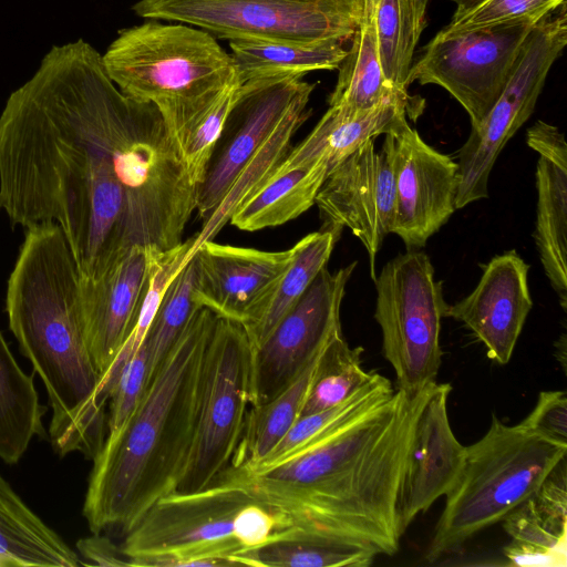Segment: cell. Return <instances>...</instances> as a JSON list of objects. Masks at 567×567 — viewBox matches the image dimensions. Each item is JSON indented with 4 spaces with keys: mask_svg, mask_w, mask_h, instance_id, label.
Wrapping results in <instances>:
<instances>
[{
    "mask_svg": "<svg viewBox=\"0 0 567 567\" xmlns=\"http://www.w3.org/2000/svg\"><path fill=\"white\" fill-rule=\"evenodd\" d=\"M406 116L414 120L410 107L401 102H388L358 113L329 106L313 130L290 148L272 174L316 164H324L330 172L368 140L406 123Z\"/></svg>",
    "mask_w": 567,
    "mask_h": 567,
    "instance_id": "23",
    "label": "cell"
},
{
    "mask_svg": "<svg viewBox=\"0 0 567 567\" xmlns=\"http://www.w3.org/2000/svg\"><path fill=\"white\" fill-rule=\"evenodd\" d=\"M76 547L81 556L90 560L87 565L130 566L128 559L123 554L121 546L115 545L111 539L101 534H93L90 537L80 539Z\"/></svg>",
    "mask_w": 567,
    "mask_h": 567,
    "instance_id": "41",
    "label": "cell"
},
{
    "mask_svg": "<svg viewBox=\"0 0 567 567\" xmlns=\"http://www.w3.org/2000/svg\"><path fill=\"white\" fill-rule=\"evenodd\" d=\"M153 250L131 246L99 278L80 276L83 327L101 381L136 323L148 282Z\"/></svg>",
    "mask_w": 567,
    "mask_h": 567,
    "instance_id": "18",
    "label": "cell"
},
{
    "mask_svg": "<svg viewBox=\"0 0 567 567\" xmlns=\"http://www.w3.org/2000/svg\"><path fill=\"white\" fill-rule=\"evenodd\" d=\"M309 100L303 99L291 107L239 173L220 204L206 220L202 221V228L194 237L189 257L200 244L213 240L229 221L235 209L268 179L286 157L291 148L293 134L311 113L310 110H307Z\"/></svg>",
    "mask_w": 567,
    "mask_h": 567,
    "instance_id": "30",
    "label": "cell"
},
{
    "mask_svg": "<svg viewBox=\"0 0 567 567\" xmlns=\"http://www.w3.org/2000/svg\"><path fill=\"white\" fill-rule=\"evenodd\" d=\"M342 229L339 226L323 225L320 230L308 234L292 246L291 261L258 311L243 324L252 348L269 336L317 275L327 267Z\"/></svg>",
    "mask_w": 567,
    "mask_h": 567,
    "instance_id": "26",
    "label": "cell"
},
{
    "mask_svg": "<svg viewBox=\"0 0 567 567\" xmlns=\"http://www.w3.org/2000/svg\"><path fill=\"white\" fill-rule=\"evenodd\" d=\"M190 256L196 266V305L244 324L265 302L293 249L266 251L207 240Z\"/></svg>",
    "mask_w": 567,
    "mask_h": 567,
    "instance_id": "17",
    "label": "cell"
},
{
    "mask_svg": "<svg viewBox=\"0 0 567 567\" xmlns=\"http://www.w3.org/2000/svg\"><path fill=\"white\" fill-rule=\"evenodd\" d=\"M196 266L190 256L169 281L148 328L145 341L150 352L151 375L167 355L193 312ZM150 375V377H151Z\"/></svg>",
    "mask_w": 567,
    "mask_h": 567,
    "instance_id": "36",
    "label": "cell"
},
{
    "mask_svg": "<svg viewBox=\"0 0 567 567\" xmlns=\"http://www.w3.org/2000/svg\"><path fill=\"white\" fill-rule=\"evenodd\" d=\"M240 82L228 87L197 122L184 143L182 156L197 192L205 179L217 142L240 96Z\"/></svg>",
    "mask_w": 567,
    "mask_h": 567,
    "instance_id": "37",
    "label": "cell"
},
{
    "mask_svg": "<svg viewBox=\"0 0 567 567\" xmlns=\"http://www.w3.org/2000/svg\"><path fill=\"white\" fill-rule=\"evenodd\" d=\"M393 135L395 209L391 234L409 250L426 245L455 212L457 163L404 123Z\"/></svg>",
    "mask_w": 567,
    "mask_h": 567,
    "instance_id": "16",
    "label": "cell"
},
{
    "mask_svg": "<svg viewBox=\"0 0 567 567\" xmlns=\"http://www.w3.org/2000/svg\"><path fill=\"white\" fill-rule=\"evenodd\" d=\"M394 391L388 378L372 372L367 382L340 404L299 416L277 446L257 466L245 471L268 467L279 462L313 437L385 401Z\"/></svg>",
    "mask_w": 567,
    "mask_h": 567,
    "instance_id": "34",
    "label": "cell"
},
{
    "mask_svg": "<svg viewBox=\"0 0 567 567\" xmlns=\"http://www.w3.org/2000/svg\"><path fill=\"white\" fill-rule=\"evenodd\" d=\"M449 1L453 2L456 6V9L453 14H460V13H463V12L470 10L471 8H473L474 6H476L477 3H480L483 0H449Z\"/></svg>",
    "mask_w": 567,
    "mask_h": 567,
    "instance_id": "43",
    "label": "cell"
},
{
    "mask_svg": "<svg viewBox=\"0 0 567 567\" xmlns=\"http://www.w3.org/2000/svg\"><path fill=\"white\" fill-rule=\"evenodd\" d=\"M132 10L229 41L344 42L359 28L363 0H140Z\"/></svg>",
    "mask_w": 567,
    "mask_h": 567,
    "instance_id": "8",
    "label": "cell"
},
{
    "mask_svg": "<svg viewBox=\"0 0 567 567\" xmlns=\"http://www.w3.org/2000/svg\"><path fill=\"white\" fill-rule=\"evenodd\" d=\"M217 316L198 307L150 377L133 413L93 458L83 515L92 534L125 535L177 489L193 447L205 350Z\"/></svg>",
    "mask_w": 567,
    "mask_h": 567,
    "instance_id": "4",
    "label": "cell"
},
{
    "mask_svg": "<svg viewBox=\"0 0 567 567\" xmlns=\"http://www.w3.org/2000/svg\"><path fill=\"white\" fill-rule=\"evenodd\" d=\"M79 558L0 475V566L75 567Z\"/></svg>",
    "mask_w": 567,
    "mask_h": 567,
    "instance_id": "25",
    "label": "cell"
},
{
    "mask_svg": "<svg viewBox=\"0 0 567 567\" xmlns=\"http://www.w3.org/2000/svg\"><path fill=\"white\" fill-rule=\"evenodd\" d=\"M378 555L371 550L307 537H281L239 556L241 566L368 567Z\"/></svg>",
    "mask_w": 567,
    "mask_h": 567,
    "instance_id": "33",
    "label": "cell"
},
{
    "mask_svg": "<svg viewBox=\"0 0 567 567\" xmlns=\"http://www.w3.org/2000/svg\"><path fill=\"white\" fill-rule=\"evenodd\" d=\"M393 143L391 133L379 152L374 140L364 142L329 172L315 203L323 225L347 227L362 243L373 280L377 254L394 220Z\"/></svg>",
    "mask_w": 567,
    "mask_h": 567,
    "instance_id": "14",
    "label": "cell"
},
{
    "mask_svg": "<svg viewBox=\"0 0 567 567\" xmlns=\"http://www.w3.org/2000/svg\"><path fill=\"white\" fill-rule=\"evenodd\" d=\"M33 375L22 371L0 332V458L16 464L34 436L45 434Z\"/></svg>",
    "mask_w": 567,
    "mask_h": 567,
    "instance_id": "29",
    "label": "cell"
},
{
    "mask_svg": "<svg viewBox=\"0 0 567 567\" xmlns=\"http://www.w3.org/2000/svg\"><path fill=\"white\" fill-rule=\"evenodd\" d=\"M279 514L234 476L158 498L120 545L134 567L241 566L239 556L274 540Z\"/></svg>",
    "mask_w": 567,
    "mask_h": 567,
    "instance_id": "5",
    "label": "cell"
},
{
    "mask_svg": "<svg viewBox=\"0 0 567 567\" xmlns=\"http://www.w3.org/2000/svg\"><path fill=\"white\" fill-rule=\"evenodd\" d=\"M329 171L324 164L271 174L233 213L229 223L238 229L256 231L286 224L316 203Z\"/></svg>",
    "mask_w": 567,
    "mask_h": 567,
    "instance_id": "28",
    "label": "cell"
},
{
    "mask_svg": "<svg viewBox=\"0 0 567 567\" xmlns=\"http://www.w3.org/2000/svg\"><path fill=\"white\" fill-rule=\"evenodd\" d=\"M451 390L449 383L434 382L417 415L399 498L402 535L420 513L450 492L462 470L466 446L449 421Z\"/></svg>",
    "mask_w": 567,
    "mask_h": 567,
    "instance_id": "20",
    "label": "cell"
},
{
    "mask_svg": "<svg viewBox=\"0 0 567 567\" xmlns=\"http://www.w3.org/2000/svg\"><path fill=\"white\" fill-rule=\"evenodd\" d=\"M528 270L529 265L514 249L496 255L484 267L475 289L446 309L445 316L470 329L498 364L511 360L533 307Z\"/></svg>",
    "mask_w": 567,
    "mask_h": 567,
    "instance_id": "19",
    "label": "cell"
},
{
    "mask_svg": "<svg viewBox=\"0 0 567 567\" xmlns=\"http://www.w3.org/2000/svg\"><path fill=\"white\" fill-rule=\"evenodd\" d=\"M252 353L244 326L217 317L204 355L194 443L177 492L208 487L231 465L252 403Z\"/></svg>",
    "mask_w": 567,
    "mask_h": 567,
    "instance_id": "10",
    "label": "cell"
},
{
    "mask_svg": "<svg viewBox=\"0 0 567 567\" xmlns=\"http://www.w3.org/2000/svg\"><path fill=\"white\" fill-rule=\"evenodd\" d=\"M347 55L338 68V81L329 97V106L358 113L388 102L406 104L414 118L422 107L409 92L401 91L384 76L371 9L363 3V14L351 38Z\"/></svg>",
    "mask_w": 567,
    "mask_h": 567,
    "instance_id": "24",
    "label": "cell"
},
{
    "mask_svg": "<svg viewBox=\"0 0 567 567\" xmlns=\"http://www.w3.org/2000/svg\"><path fill=\"white\" fill-rule=\"evenodd\" d=\"M566 44L564 2L533 27L501 95L460 148L456 209L488 197V179L499 153L533 114L549 70Z\"/></svg>",
    "mask_w": 567,
    "mask_h": 567,
    "instance_id": "11",
    "label": "cell"
},
{
    "mask_svg": "<svg viewBox=\"0 0 567 567\" xmlns=\"http://www.w3.org/2000/svg\"><path fill=\"white\" fill-rule=\"evenodd\" d=\"M520 423L537 433L567 442L566 391H542L534 409Z\"/></svg>",
    "mask_w": 567,
    "mask_h": 567,
    "instance_id": "40",
    "label": "cell"
},
{
    "mask_svg": "<svg viewBox=\"0 0 567 567\" xmlns=\"http://www.w3.org/2000/svg\"><path fill=\"white\" fill-rule=\"evenodd\" d=\"M373 14L378 49L386 80L408 92V75L416 42L406 0H363Z\"/></svg>",
    "mask_w": 567,
    "mask_h": 567,
    "instance_id": "35",
    "label": "cell"
},
{
    "mask_svg": "<svg viewBox=\"0 0 567 567\" xmlns=\"http://www.w3.org/2000/svg\"><path fill=\"white\" fill-rule=\"evenodd\" d=\"M436 382V381H434ZM400 389L264 468L225 473L289 523L284 537H307L394 555L399 498L417 415L433 383Z\"/></svg>",
    "mask_w": 567,
    "mask_h": 567,
    "instance_id": "2",
    "label": "cell"
},
{
    "mask_svg": "<svg viewBox=\"0 0 567 567\" xmlns=\"http://www.w3.org/2000/svg\"><path fill=\"white\" fill-rule=\"evenodd\" d=\"M151 375L150 352L144 339L128 360L110 395L107 434L117 431L138 404Z\"/></svg>",
    "mask_w": 567,
    "mask_h": 567,
    "instance_id": "39",
    "label": "cell"
},
{
    "mask_svg": "<svg viewBox=\"0 0 567 567\" xmlns=\"http://www.w3.org/2000/svg\"><path fill=\"white\" fill-rule=\"evenodd\" d=\"M566 0H483L470 10L453 14L442 31L457 32L524 19H542Z\"/></svg>",
    "mask_w": 567,
    "mask_h": 567,
    "instance_id": "38",
    "label": "cell"
},
{
    "mask_svg": "<svg viewBox=\"0 0 567 567\" xmlns=\"http://www.w3.org/2000/svg\"><path fill=\"white\" fill-rule=\"evenodd\" d=\"M102 54L53 45L0 114V205L13 225L55 223L79 275L96 279L130 248L125 195L105 138Z\"/></svg>",
    "mask_w": 567,
    "mask_h": 567,
    "instance_id": "1",
    "label": "cell"
},
{
    "mask_svg": "<svg viewBox=\"0 0 567 567\" xmlns=\"http://www.w3.org/2000/svg\"><path fill=\"white\" fill-rule=\"evenodd\" d=\"M539 20L441 30L412 63L408 83L443 87L464 107L471 126H477L501 95L525 39Z\"/></svg>",
    "mask_w": 567,
    "mask_h": 567,
    "instance_id": "12",
    "label": "cell"
},
{
    "mask_svg": "<svg viewBox=\"0 0 567 567\" xmlns=\"http://www.w3.org/2000/svg\"><path fill=\"white\" fill-rule=\"evenodd\" d=\"M0 207H1V205H0Z\"/></svg>",
    "mask_w": 567,
    "mask_h": 567,
    "instance_id": "44",
    "label": "cell"
},
{
    "mask_svg": "<svg viewBox=\"0 0 567 567\" xmlns=\"http://www.w3.org/2000/svg\"><path fill=\"white\" fill-rule=\"evenodd\" d=\"M526 142L539 154L536 165L537 216L534 240L544 271L567 310V144L555 125L537 121Z\"/></svg>",
    "mask_w": 567,
    "mask_h": 567,
    "instance_id": "21",
    "label": "cell"
},
{
    "mask_svg": "<svg viewBox=\"0 0 567 567\" xmlns=\"http://www.w3.org/2000/svg\"><path fill=\"white\" fill-rule=\"evenodd\" d=\"M315 87L316 84L298 76L241 84L240 96L225 123L197 192L196 210L202 221L220 204L239 173L291 107L310 99Z\"/></svg>",
    "mask_w": 567,
    "mask_h": 567,
    "instance_id": "15",
    "label": "cell"
},
{
    "mask_svg": "<svg viewBox=\"0 0 567 567\" xmlns=\"http://www.w3.org/2000/svg\"><path fill=\"white\" fill-rule=\"evenodd\" d=\"M362 351L350 348L342 332L330 339L317 360L300 416L340 404L367 382L372 372L363 369Z\"/></svg>",
    "mask_w": 567,
    "mask_h": 567,
    "instance_id": "32",
    "label": "cell"
},
{
    "mask_svg": "<svg viewBox=\"0 0 567 567\" xmlns=\"http://www.w3.org/2000/svg\"><path fill=\"white\" fill-rule=\"evenodd\" d=\"M512 538L504 554L511 565H566L567 465L561 460L540 486L503 519Z\"/></svg>",
    "mask_w": 567,
    "mask_h": 567,
    "instance_id": "22",
    "label": "cell"
},
{
    "mask_svg": "<svg viewBox=\"0 0 567 567\" xmlns=\"http://www.w3.org/2000/svg\"><path fill=\"white\" fill-rule=\"evenodd\" d=\"M102 60L123 94L157 107L181 152L197 122L240 82L214 35L179 22L148 19L123 29Z\"/></svg>",
    "mask_w": 567,
    "mask_h": 567,
    "instance_id": "6",
    "label": "cell"
},
{
    "mask_svg": "<svg viewBox=\"0 0 567 567\" xmlns=\"http://www.w3.org/2000/svg\"><path fill=\"white\" fill-rule=\"evenodd\" d=\"M567 454V442L493 415L489 429L466 446L460 475L445 495L425 559L457 551L471 537L501 522L536 491Z\"/></svg>",
    "mask_w": 567,
    "mask_h": 567,
    "instance_id": "7",
    "label": "cell"
},
{
    "mask_svg": "<svg viewBox=\"0 0 567 567\" xmlns=\"http://www.w3.org/2000/svg\"><path fill=\"white\" fill-rule=\"evenodd\" d=\"M430 0H406L410 22L415 42H419L425 27V14Z\"/></svg>",
    "mask_w": 567,
    "mask_h": 567,
    "instance_id": "42",
    "label": "cell"
},
{
    "mask_svg": "<svg viewBox=\"0 0 567 567\" xmlns=\"http://www.w3.org/2000/svg\"><path fill=\"white\" fill-rule=\"evenodd\" d=\"M357 261L333 272L324 267L252 353V403L285 390L341 331L340 308Z\"/></svg>",
    "mask_w": 567,
    "mask_h": 567,
    "instance_id": "13",
    "label": "cell"
},
{
    "mask_svg": "<svg viewBox=\"0 0 567 567\" xmlns=\"http://www.w3.org/2000/svg\"><path fill=\"white\" fill-rule=\"evenodd\" d=\"M80 275L61 228H27L8 280L9 327L42 380L52 416L49 436L61 456L80 452L93 460L106 433L101 375L85 338Z\"/></svg>",
    "mask_w": 567,
    "mask_h": 567,
    "instance_id": "3",
    "label": "cell"
},
{
    "mask_svg": "<svg viewBox=\"0 0 567 567\" xmlns=\"http://www.w3.org/2000/svg\"><path fill=\"white\" fill-rule=\"evenodd\" d=\"M341 41L295 43L230 40V56L241 84L272 78L298 76L320 70H338L347 55Z\"/></svg>",
    "mask_w": 567,
    "mask_h": 567,
    "instance_id": "27",
    "label": "cell"
},
{
    "mask_svg": "<svg viewBox=\"0 0 567 567\" xmlns=\"http://www.w3.org/2000/svg\"><path fill=\"white\" fill-rule=\"evenodd\" d=\"M319 354L278 395L264 404L250 406L241 441L229 467L249 470L257 466L285 437L300 416Z\"/></svg>",
    "mask_w": 567,
    "mask_h": 567,
    "instance_id": "31",
    "label": "cell"
},
{
    "mask_svg": "<svg viewBox=\"0 0 567 567\" xmlns=\"http://www.w3.org/2000/svg\"><path fill=\"white\" fill-rule=\"evenodd\" d=\"M373 281L383 355L396 389L415 395L435 381L442 363L441 323L449 306L443 281L436 280L430 257L416 249L389 260Z\"/></svg>",
    "mask_w": 567,
    "mask_h": 567,
    "instance_id": "9",
    "label": "cell"
}]
</instances>
